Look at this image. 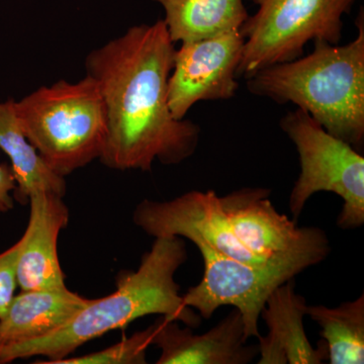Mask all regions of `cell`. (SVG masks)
I'll return each instance as SVG.
<instances>
[{
    "instance_id": "3957f363",
    "label": "cell",
    "mask_w": 364,
    "mask_h": 364,
    "mask_svg": "<svg viewBox=\"0 0 364 364\" xmlns=\"http://www.w3.org/2000/svg\"><path fill=\"white\" fill-rule=\"evenodd\" d=\"M345 45L315 41L306 56L260 69L246 78L251 95L294 104L328 133L360 152L364 145V11Z\"/></svg>"
},
{
    "instance_id": "30bf717a",
    "label": "cell",
    "mask_w": 364,
    "mask_h": 364,
    "mask_svg": "<svg viewBox=\"0 0 364 364\" xmlns=\"http://www.w3.org/2000/svg\"><path fill=\"white\" fill-rule=\"evenodd\" d=\"M202 253L205 270L200 284L182 296L184 305L195 309L200 317L210 318L222 306H233L241 313L246 338L260 336L258 321L268 296L296 273L277 268H258L218 254L207 247Z\"/></svg>"
},
{
    "instance_id": "e0dca14e",
    "label": "cell",
    "mask_w": 364,
    "mask_h": 364,
    "mask_svg": "<svg viewBox=\"0 0 364 364\" xmlns=\"http://www.w3.org/2000/svg\"><path fill=\"white\" fill-rule=\"evenodd\" d=\"M306 316L320 326L331 364L364 363V296L337 308L306 306Z\"/></svg>"
},
{
    "instance_id": "7c38bea8",
    "label": "cell",
    "mask_w": 364,
    "mask_h": 364,
    "mask_svg": "<svg viewBox=\"0 0 364 364\" xmlns=\"http://www.w3.org/2000/svg\"><path fill=\"white\" fill-rule=\"evenodd\" d=\"M30 220L21 237L18 263L21 291L65 287L58 257L60 232L68 225L63 198L51 191H33L28 198Z\"/></svg>"
},
{
    "instance_id": "5bb4252c",
    "label": "cell",
    "mask_w": 364,
    "mask_h": 364,
    "mask_svg": "<svg viewBox=\"0 0 364 364\" xmlns=\"http://www.w3.org/2000/svg\"><path fill=\"white\" fill-rule=\"evenodd\" d=\"M90 301L67 287L21 291L0 318V344L20 343L56 331Z\"/></svg>"
},
{
    "instance_id": "ffe728a7",
    "label": "cell",
    "mask_w": 364,
    "mask_h": 364,
    "mask_svg": "<svg viewBox=\"0 0 364 364\" xmlns=\"http://www.w3.org/2000/svg\"><path fill=\"white\" fill-rule=\"evenodd\" d=\"M16 188L13 169L6 163L0 164V215L14 207V191Z\"/></svg>"
},
{
    "instance_id": "52a82bcc",
    "label": "cell",
    "mask_w": 364,
    "mask_h": 364,
    "mask_svg": "<svg viewBox=\"0 0 364 364\" xmlns=\"http://www.w3.org/2000/svg\"><path fill=\"white\" fill-rule=\"evenodd\" d=\"M272 189L245 188L220 196L235 235L253 253L299 273L329 256V238L317 227L299 228L279 214L269 200Z\"/></svg>"
},
{
    "instance_id": "277c9868",
    "label": "cell",
    "mask_w": 364,
    "mask_h": 364,
    "mask_svg": "<svg viewBox=\"0 0 364 364\" xmlns=\"http://www.w3.org/2000/svg\"><path fill=\"white\" fill-rule=\"evenodd\" d=\"M16 112L26 138L57 176L65 178L102 156L105 105L90 76L42 86L16 100Z\"/></svg>"
},
{
    "instance_id": "2e32d148",
    "label": "cell",
    "mask_w": 364,
    "mask_h": 364,
    "mask_svg": "<svg viewBox=\"0 0 364 364\" xmlns=\"http://www.w3.org/2000/svg\"><path fill=\"white\" fill-rule=\"evenodd\" d=\"M164 11L174 44L208 39L241 30L249 14L244 0H152Z\"/></svg>"
},
{
    "instance_id": "9a60e30c",
    "label": "cell",
    "mask_w": 364,
    "mask_h": 364,
    "mask_svg": "<svg viewBox=\"0 0 364 364\" xmlns=\"http://www.w3.org/2000/svg\"><path fill=\"white\" fill-rule=\"evenodd\" d=\"M0 150L11 160L16 178L14 198L26 205L33 191H46L62 198L66 195L65 178L47 166L28 140L16 112V100L0 102Z\"/></svg>"
},
{
    "instance_id": "4fadbf2b",
    "label": "cell",
    "mask_w": 364,
    "mask_h": 364,
    "mask_svg": "<svg viewBox=\"0 0 364 364\" xmlns=\"http://www.w3.org/2000/svg\"><path fill=\"white\" fill-rule=\"evenodd\" d=\"M306 299L294 289V279L280 284L268 296L260 315L268 334L258 337V364H321L328 360L325 340L314 348L306 336Z\"/></svg>"
},
{
    "instance_id": "d6986e66",
    "label": "cell",
    "mask_w": 364,
    "mask_h": 364,
    "mask_svg": "<svg viewBox=\"0 0 364 364\" xmlns=\"http://www.w3.org/2000/svg\"><path fill=\"white\" fill-rule=\"evenodd\" d=\"M21 240L0 253V318L6 314L11 299L16 296L18 284V263Z\"/></svg>"
},
{
    "instance_id": "6da1fadb",
    "label": "cell",
    "mask_w": 364,
    "mask_h": 364,
    "mask_svg": "<svg viewBox=\"0 0 364 364\" xmlns=\"http://www.w3.org/2000/svg\"><path fill=\"white\" fill-rule=\"evenodd\" d=\"M176 50L158 20L131 26L86 56V75L104 100L107 140L100 160L107 168L149 172L155 161L178 165L195 154L200 126L176 119L169 109Z\"/></svg>"
},
{
    "instance_id": "8992f818",
    "label": "cell",
    "mask_w": 364,
    "mask_h": 364,
    "mask_svg": "<svg viewBox=\"0 0 364 364\" xmlns=\"http://www.w3.org/2000/svg\"><path fill=\"white\" fill-rule=\"evenodd\" d=\"M258 6L241 28L243 55L237 78L303 56L310 42L338 45L343 18L356 0H249Z\"/></svg>"
},
{
    "instance_id": "ac0fdd59",
    "label": "cell",
    "mask_w": 364,
    "mask_h": 364,
    "mask_svg": "<svg viewBox=\"0 0 364 364\" xmlns=\"http://www.w3.org/2000/svg\"><path fill=\"white\" fill-rule=\"evenodd\" d=\"M153 331L154 327L151 325L104 350L78 358H66L55 364H144L147 363L146 352L152 344Z\"/></svg>"
},
{
    "instance_id": "9c48e42d",
    "label": "cell",
    "mask_w": 364,
    "mask_h": 364,
    "mask_svg": "<svg viewBox=\"0 0 364 364\" xmlns=\"http://www.w3.org/2000/svg\"><path fill=\"white\" fill-rule=\"evenodd\" d=\"M241 31H233L176 50L168 80V104L172 116L186 119L200 102L228 100L239 87L237 69L244 50Z\"/></svg>"
},
{
    "instance_id": "8fae6325",
    "label": "cell",
    "mask_w": 364,
    "mask_h": 364,
    "mask_svg": "<svg viewBox=\"0 0 364 364\" xmlns=\"http://www.w3.org/2000/svg\"><path fill=\"white\" fill-rule=\"evenodd\" d=\"M153 327L152 344L161 350L157 364H248L259 355V347L246 345L243 318L235 308L203 334L164 317Z\"/></svg>"
},
{
    "instance_id": "7a4b0ae2",
    "label": "cell",
    "mask_w": 364,
    "mask_h": 364,
    "mask_svg": "<svg viewBox=\"0 0 364 364\" xmlns=\"http://www.w3.org/2000/svg\"><path fill=\"white\" fill-rule=\"evenodd\" d=\"M188 260L186 242L181 237H158L152 248L144 254L135 272L119 273L114 293L91 299L63 327L41 338L20 343L0 344V364L18 359L45 356L55 364L69 358L91 340L127 327L134 321L149 315H161L191 328L200 325V317L184 305L174 275Z\"/></svg>"
},
{
    "instance_id": "ba28073f",
    "label": "cell",
    "mask_w": 364,
    "mask_h": 364,
    "mask_svg": "<svg viewBox=\"0 0 364 364\" xmlns=\"http://www.w3.org/2000/svg\"><path fill=\"white\" fill-rule=\"evenodd\" d=\"M133 222L154 238L181 237L198 248L207 247L251 267L287 269L299 274L293 268L273 264L246 247L235 235L214 191H188L166 202L144 200L134 210Z\"/></svg>"
},
{
    "instance_id": "5b68a950",
    "label": "cell",
    "mask_w": 364,
    "mask_h": 364,
    "mask_svg": "<svg viewBox=\"0 0 364 364\" xmlns=\"http://www.w3.org/2000/svg\"><path fill=\"white\" fill-rule=\"evenodd\" d=\"M280 128L298 151L301 172L289 196L296 222L311 196L333 193L343 200L337 225L354 230L364 224V157L348 143L328 133L301 109L280 119Z\"/></svg>"
}]
</instances>
